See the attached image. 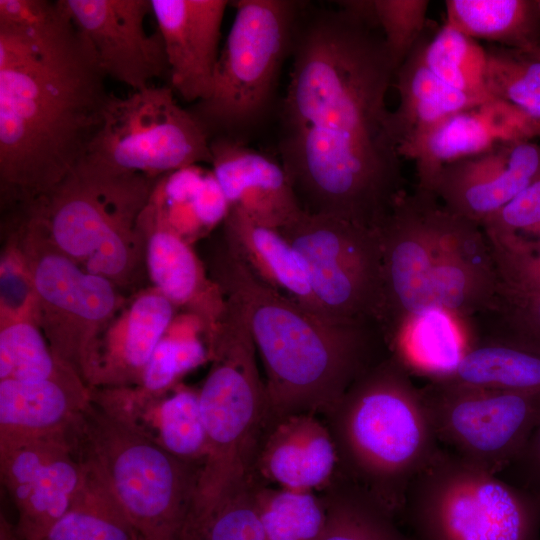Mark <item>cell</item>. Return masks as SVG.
Instances as JSON below:
<instances>
[{"mask_svg":"<svg viewBox=\"0 0 540 540\" xmlns=\"http://www.w3.org/2000/svg\"><path fill=\"white\" fill-rule=\"evenodd\" d=\"M290 56L278 151L303 211L378 229L406 192L380 28L302 2Z\"/></svg>","mask_w":540,"mask_h":540,"instance_id":"cell-1","label":"cell"},{"mask_svg":"<svg viewBox=\"0 0 540 540\" xmlns=\"http://www.w3.org/2000/svg\"><path fill=\"white\" fill-rule=\"evenodd\" d=\"M58 1L26 25L0 23V176L31 201L85 157L111 97Z\"/></svg>","mask_w":540,"mask_h":540,"instance_id":"cell-2","label":"cell"},{"mask_svg":"<svg viewBox=\"0 0 540 540\" xmlns=\"http://www.w3.org/2000/svg\"><path fill=\"white\" fill-rule=\"evenodd\" d=\"M217 285L243 306L264 369L267 430L299 414L322 416L390 353L381 326L315 313L258 278L226 242Z\"/></svg>","mask_w":540,"mask_h":540,"instance_id":"cell-3","label":"cell"},{"mask_svg":"<svg viewBox=\"0 0 540 540\" xmlns=\"http://www.w3.org/2000/svg\"><path fill=\"white\" fill-rule=\"evenodd\" d=\"M378 232L380 325L389 349L411 320L427 312H446L465 326L491 310L499 279L480 224L416 187L398 199Z\"/></svg>","mask_w":540,"mask_h":540,"instance_id":"cell-4","label":"cell"},{"mask_svg":"<svg viewBox=\"0 0 540 540\" xmlns=\"http://www.w3.org/2000/svg\"><path fill=\"white\" fill-rule=\"evenodd\" d=\"M338 456V481L362 489L395 518L413 479L440 450L421 388L390 352L321 416Z\"/></svg>","mask_w":540,"mask_h":540,"instance_id":"cell-5","label":"cell"},{"mask_svg":"<svg viewBox=\"0 0 540 540\" xmlns=\"http://www.w3.org/2000/svg\"><path fill=\"white\" fill-rule=\"evenodd\" d=\"M80 464L108 487L141 540H178L201 465L184 461L91 398L65 432Z\"/></svg>","mask_w":540,"mask_h":540,"instance_id":"cell-6","label":"cell"},{"mask_svg":"<svg viewBox=\"0 0 540 540\" xmlns=\"http://www.w3.org/2000/svg\"><path fill=\"white\" fill-rule=\"evenodd\" d=\"M212 368L199 391L207 452L190 508L203 512L233 486L254 475L267 431L264 378L246 312L233 296L210 341Z\"/></svg>","mask_w":540,"mask_h":540,"instance_id":"cell-7","label":"cell"},{"mask_svg":"<svg viewBox=\"0 0 540 540\" xmlns=\"http://www.w3.org/2000/svg\"><path fill=\"white\" fill-rule=\"evenodd\" d=\"M210 95L189 112L209 139L245 142L271 114L302 2L238 0Z\"/></svg>","mask_w":540,"mask_h":540,"instance_id":"cell-8","label":"cell"},{"mask_svg":"<svg viewBox=\"0 0 540 540\" xmlns=\"http://www.w3.org/2000/svg\"><path fill=\"white\" fill-rule=\"evenodd\" d=\"M415 540H540V496L440 448L413 479Z\"/></svg>","mask_w":540,"mask_h":540,"instance_id":"cell-9","label":"cell"},{"mask_svg":"<svg viewBox=\"0 0 540 540\" xmlns=\"http://www.w3.org/2000/svg\"><path fill=\"white\" fill-rule=\"evenodd\" d=\"M86 159L118 172L151 178L206 162L210 139L170 86H149L118 98L111 95Z\"/></svg>","mask_w":540,"mask_h":540,"instance_id":"cell-10","label":"cell"},{"mask_svg":"<svg viewBox=\"0 0 540 540\" xmlns=\"http://www.w3.org/2000/svg\"><path fill=\"white\" fill-rule=\"evenodd\" d=\"M278 231L301 256L313 293L331 318L380 325L383 272L377 229L303 211Z\"/></svg>","mask_w":540,"mask_h":540,"instance_id":"cell-11","label":"cell"},{"mask_svg":"<svg viewBox=\"0 0 540 540\" xmlns=\"http://www.w3.org/2000/svg\"><path fill=\"white\" fill-rule=\"evenodd\" d=\"M438 442L497 475L517 459L540 423V394L428 380L421 388Z\"/></svg>","mask_w":540,"mask_h":540,"instance_id":"cell-12","label":"cell"},{"mask_svg":"<svg viewBox=\"0 0 540 540\" xmlns=\"http://www.w3.org/2000/svg\"><path fill=\"white\" fill-rule=\"evenodd\" d=\"M0 474L18 514V540H45L66 513L84 471L66 436L0 440Z\"/></svg>","mask_w":540,"mask_h":540,"instance_id":"cell-13","label":"cell"},{"mask_svg":"<svg viewBox=\"0 0 540 540\" xmlns=\"http://www.w3.org/2000/svg\"><path fill=\"white\" fill-rule=\"evenodd\" d=\"M106 77L139 91L169 72L159 31L148 34L150 0H58Z\"/></svg>","mask_w":540,"mask_h":540,"instance_id":"cell-14","label":"cell"},{"mask_svg":"<svg viewBox=\"0 0 540 540\" xmlns=\"http://www.w3.org/2000/svg\"><path fill=\"white\" fill-rule=\"evenodd\" d=\"M540 180V145L500 142L443 167L429 191L452 212L482 225Z\"/></svg>","mask_w":540,"mask_h":540,"instance_id":"cell-15","label":"cell"},{"mask_svg":"<svg viewBox=\"0 0 540 540\" xmlns=\"http://www.w3.org/2000/svg\"><path fill=\"white\" fill-rule=\"evenodd\" d=\"M169 65L171 88L184 101L206 99L219 59L226 0H150Z\"/></svg>","mask_w":540,"mask_h":540,"instance_id":"cell-16","label":"cell"},{"mask_svg":"<svg viewBox=\"0 0 540 540\" xmlns=\"http://www.w3.org/2000/svg\"><path fill=\"white\" fill-rule=\"evenodd\" d=\"M212 171L230 207L253 221L279 230L303 209L281 164L227 137L210 139Z\"/></svg>","mask_w":540,"mask_h":540,"instance_id":"cell-17","label":"cell"},{"mask_svg":"<svg viewBox=\"0 0 540 540\" xmlns=\"http://www.w3.org/2000/svg\"><path fill=\"white\" fill-rule=\"evenodd\" d=\"M338 468L328 426L306 413L286 417L265 433L254 473L265 485L322 492L337 482Z\"/></svg>","mask_w":540,"mask_h":540,"instance_id":"cell-18","label":"cell"},{"mask_svg":"<svg viewBox=\"0 0 540 540\" xmlns=\"http://www.w3.org/2000/svg\"><path fill=\"white\" fill-rule=\"evenodd\" d=\"M90 398L73 369L43 381L0 380V440L64 435Z\"/></svg>","mask_w":540,"mask_h":540,"instance_id":"cell-19","label":"cell"},{"mask_svg":"<svg viewBox=\"0 0 540 540\" xmlns=\"http://www.w3.org/2000/svg\"><path fill=\"white\" fill-rule=\"evenodd\" d=\"M506 134L492 101L459 111L399 144L402 158L415 163L421 189H430L440 170L453 162L480 154Z\"/></svg>","mask_w":540,"mask_h":540,"instance_id":"cell-20","label":"cell"},{"mask_svg":"<svg viewBox=\"0 0 540 540\" xmlns=\"http://www.w3.org/2000/svg\"><path fill=\"white\" fill-rule=\"evenodd\" d=\"M224 227L226 242L258 278L309 310L331 318L313 293L301 256L278 230L258 224L237 207L229 208Z\"/></svg>","mask_w":540,"mask_h":540,"instance_id":"cell-21","label":"cell"},{"mask_svg":"<svg viewBox=\"0 0 540 540\" xmlns=\"http://www.w3.org/2000/svg\"><path fill=\"white\" fill-rule=\"evenodd\" d=\"M156 228L148 241V270L160 294L172 304L189 305L215 335L226 310L217 286L204 277L197 257L181 236L159 223L145 206Z\"/></svg>","mask_w":540,"mask_h":540,"instance_id":"cell-22","label":"cell"},{"mask_svg":"<svg viewBox=\"0 0 540 540\" xmlns=\"http://www.w3.org/2000/svg\"><path fill=\"white\" fill-rule=\"evenodd\" d=\"M430 380L540 394V348L504 335L474 338L451 372Z\"/></svg>","mask_w":540,"mask_h":540,"instance_id":"cell-23","label":"cell"},{"mask_svg":"<svg viewBox=\"0 0 540 540\" xmlns=\"http://www.w3.org/2000/svg\"><path fill=\"white\" fill-rule=\"evenodd\" d=\"M422 42L423 36L395 73L399 105L392 111V125L398 147L449 115L490 101L437 77L423 60Z\"/></svg>","mask_w":540,"mask_h":540,"instance_id":"cell-24","label":"cell"},{"mask_svg":"<svg viewBox=\"0 0 540 540\" xmlns=\"http://www.w3.org/2000/svg\"><path fill=\"white\" fill-rule=\"evenodd\" d=\"M446 23L465 36L511 49L540 45L537 0H447Z\"/></svg>","mask_w":540,"mask_h":540,"instance_id":"cell-25","label":"cell"},{"mask_svg":"<svg viewBox=\"0 0 540 540\" xmlns=\"http://www.w3.org/2000/svg\"><path fill=\"white\" fill-rule=\"evenodd\" d=\"M469 328L443 311H431L411 320L390 351L411 375L427 380L451 372L472 342Z\"/></svg>","mask_w":540,"mask_h":540,"instance_id":"cell-26","label":"cell"},{"mask_svg":"<svg viewBox=\"0 0 540 540\" xmlns=\"http://www.w3.org/2000/svg\"><path fill=\"white\" fill-rule=\"evenodd\" d=\"M34 285L46 304L88 323L106 319L116 304L107 278L79 269L64 255L43 256L34 271Z\"/></svg>","mask_w":540,"mask_h":540,"instance_id":"cell-27","label":"cell"},{"mask_svg":"<svg viewBox=\"0 0 540 540\" xmlns=\"http://www.w3.org/2000/svg\"><path fill=\"white\" fill-rule=\"evenodd\" d=\"M83 481L45 540H141L105 483L82 465Z\"/></svg>","mask_w":540,"mask_h":540,"instance_id":"cell-28","label":"cell"},{"mask_svg":"<svg viewBox=\"0 0 540 540\" xmlns=\"http://www.w3.org/2000/svg\"><path fill=\"white\" fill-rule=\"evenodd\" d=\"M320 495L326 523L316 540H415L399 530L393 515L354 485L337 482Z\"/></svg>","mask_w":540,"mask_h":540,"instance_id":"cell-29","label":"cell"},{"mask_svg":"<svg viewBox=\"0 0 540 540\" xmlns=\"http://www.w3.org/2000/svg\"><path fill=\"white\" fill-rule=\"evenodd\" d=\"M259 483L253 475L208 510L188 514L178 540H266L256 505Z\"/></svg>","mask_w":540,"mask_h":540,"instance_id":"cell-30","label":"cell"},{"mask_svg":"<svg viewBox=\"0 0 540 540\" xmlns=\"http://www.w3.org/2000/svg\"><path fill=\"white\" fill-rule=\"evenodd\" d=\"M256 505L266 540H316L325 527V504L314 491L260 482Z\"/></svg>","mask_w":540,"mask_h":540,"instance_id":"cell-31","label":"cell"},{"mask_svg":"<svg viewBox=\"0 0 540 540\" xmlns=\"http://www.w3.org/2000/svg\"><path fill=\"white\" fill-rule=\"evenodd\" d=\"M172 317L173 304L162 294L148 293L136 299L128 312L113 364L100 378L99 384L112 383L116 369L121 370L119 380L136 375H140L142 380L144 368L164 338Z\"/></svg>","mask_w":540,"mask_h":540,"instance_id":"cell-32","label":"cell"},{"mask_svg":"<svg viewBox=\"0 0 540 540\" xmlns=\"http://www.w3.org/2000/svg\"><path fill=\"white\" fill-rule=\"evenodd\" d=\"M486 87L493 99L523 112L540 129V45L486 49Z\"/></svg>","mask_w":540,"mask_h":540,"instance_id":"cell-33","label":"cell"},{"mask_svg":"<svg viewBox=\"0 0 540 540\" xmlns=\"http://www.w3.org/2000/svg\"><path fill=\"white\" fill-rule=\"evenodd\" d=\"M422 57L442 81L462 92L493 99L486 81V49L472 38L444 24L429 40L423 39Z\"/></svg>","mask_w":540,"mask_h":540,"instance_id":"cell-34","label":"cell"},{"mask_svg":"<svg viewBox=\"0 0 540 540\" xmlns=\"http://www.w3.org/2000/svg\"><path fill=\"white\" fill-rule=\"evenodd\" d=\"M152 437L172 455L202 466L207 452V435L199 391L181 388L157 402L152 418Z\"/></svg>","mask_w":540,"mask_h":540,"instance_id":"cell-35","label":"cell"},{"mask_svg":"<svg viewBox=\"0 0 540 540\" xmlns=\"http://www.w3.org/2000/svg\"><path fill=\"white\" fill-rule=\"evenodd\" d=\"M73 369L59 361L36 327L18 322L0 332V380L36 382ZM74 370V369H73Z\"/></svg>","mask_w":540,"mask_h":540,"instance_id":"cell-36","label":"cell"},{"mask_svg":"<svg viewBox=\"0 0 540 540\" xmlns=\"http://www.w3.org/2000/svg\"><path fill=\"white\" fill-rule=\"evenodd\" d=\"M395 73L423 36L430 2L427 0H373Z\"/></svg>","mask_w":540,"mask_h":540,"instance_id":"cell-37","label":"cell"},{"mask_svg":"<svg viewBox=\"0 0 540 540\" xmlns=\"http://www.w3.org/2000/svg\"><path fill=\"white\" fill-rule=\"evenodd\" d=\"M499 284L517 291H540V239L486 234Z\"/></svg>","mask_w":540,"mask_h":540,"instance_id":"cell-38","label":"cell"},{"mask_svg":"<svg viewBox=\"0 0 540 540\" xmlns=\"http://www.w3.org/2000/svg\"><path fill=\"white\" fill-rule=\"evenodd\" d=\"M496 325L490 334L520 339L540 348V291H517L499 284L495 303L482 314Z\"/></svg>","mask_w":540,"mask_h":540,"instance_id":"cell-39","label":"cell"},{"mask_svg":"<svg viewBox=\"0 0 540 540\" xmlns=\"http://www.w3.org/2000/svg\"><path fill=\"white\" fill-rule=\"evenodd\" d=\"M481 226L486 234L540 239V180L527 187Z\"/></svg>","mask_w":540,"mask_h":540,"instance_id":"cell-40","label":"cell"},{"mask_svg":"<svg viewBox=\"0 0 540 540\" xmlns=\"http://www.w3.org/2000/svg\"><path fill=\"white\" fill-rule=\"evenodd\" d=\"M187 371L178 337L164 336L144 368L141 380L144 391L153 395L163 392Z\"/></svg>","mask_w":540,"mask_h":540,"instance_id":"cell-41","label":"cell"},{"mask_svg":"<svg viewBox=\"0 0 540 540\" xmlns=\"http://www.w3.org/2000/svg\"><path fill=\"white\" fill-rule=\"evenodd\" d=\"M193 208L202 231L225 220L229 204L212 170H205L193 198Z\"/></svg>","mask_w":540,"mask_h":540,"instance_id":"cell-42","label":"cell"},{"mask_svg":"<svg viewBox=\"0 0 540 540\" xmlns=\"http://www.w3.org/2000/svg\"><path fill=\"white\" fill-rule=\"evenodd\" d=\"M506 471L511 475V483L540 496V423Z\"/></svg>","mask_w":540,"mask_h":540,"instance_id":"cell-43","label":"cell"},{"mask_svg":"<svg viewBox=\"0 0 540 540\" xmlns=\"http://www.w3.org/2000/svg\"><path fill=\"white\" fill-rule=\"evenodd\" d=\"M1 540H18L16 535H15V537H12L11 534L9 535L8 528L6 526V523H4V521L1 524Z\"/></svg>","mask_w":540,"mask_h":540,"instance_id":"cell-44","label":"cell"},{"mask_svg":"<svg viewBox=\"0 0 540 540\" xmlns=\"http://www.w3.org/2000/svg\"><path fill=\"white\" fill-rule=\"evenodd\" d=\"M537 2H538V5H539V7H540V0H537Z\"/></svg>","mask_w":540,"mask_h":540,"instance_id":"cell-45","label":"cell"}]
</instances>
